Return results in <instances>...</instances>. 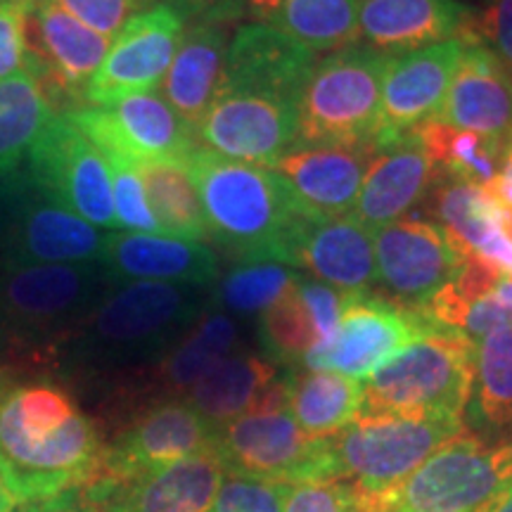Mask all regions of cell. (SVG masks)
I'll return each instance as SVG.
<instances>
[{"instance_id": "1", "label": "cell", "mask_w": 512, "mask_h": 512, "mask_svg": "<svg viewBox=\"0 0 512 512\" xmlns=\"http://www.w3.org/2000/svg\"><path fill=\"white\" fill-rule=\"evenodd\" d=\"M105 441L53 377L0 370V477L19 505L98 479Z\"/></svg>"}, {"instance_id": "14", "label": "cell", "mask_w": 512, "mask_h": 512, "mask_svg": "<svg viewBox=\"0 0 512 512\" xmlns=\"http://www.w3.org/2000/svg\"><path fill=\"white\" fill-rule=\"evenodd\" d=\"M299 140V102L221 91L195 128L197 147L233 162L273 169Z\"/></svg>"}, {"instance_id": "5", "label": "cell", "mask_w": 512, "mask_h": 512, "mask_svg": "<svg viewBox=\"0 0 512 512\" xmlns=\"http://www.w3.org/2000/svg\"><path fill=\"white\" fill-rule=\"evenodd\" d=\"M472 384L475 342L432 328L368 377L358 418L463 420Z\"/></svg>"}, {"instance_id": "21", "label": "cell", "mask_w": 512, "mask_h": 512, "mask_svg": "<svg viewBox=\"0 0 512 512\" xmlns=\"http://www.w3.org/2000/svg\"><path fill=\"white\" fill-rule=\"evenodd\" d=\"M375 147L297 145L273 166L299 211L335 219L354 211Z\"/></svg>"}, {"instance_id": "27", "label": "cell", "mask_w": 512, "mask_h": 512, "mask_svg": "<svg viewBox=\"0 0 512 512\" xmlns=\"http://www.w3.org/2000/svg\"><path fill=\"white\" fill-rule=\"evenodd\" d=\"M98 479L114 512H207L226 479V467L219 453L209 451L126 482Z\"/></svg>"}, {"instance_id": "54", "label": "cell", "mask_w": 512, "mask_h": 512, "mask_svg": "<svg viewBox=\"0 0 512 512\" xmlns=\"http://www.w3.org/2000/svg\"><path fill=\"white\" fill-rule=\"evenodd\" d=\"M484 3H489V0H484Z\"/></svg>"}, {"instance_id": "8", "label": "cell", "mask_w": 512, "mask_h": 512, "mask_svg": "<svg viewBox=\"0 0 512 512\" xmlns=\"http://www.w3.org/2000/svg\"><path fill=\"white\" fill-rule=\"evenodd\" d=\"M226 475L256 479V482L292 486L337 479L332 441L309 437L287 411L285 387L264 406L240 415L216 434Z\"/></svg>"}, {"instance_id": "39", "label": "cell", "mask_w": 512, "mask_h": 512, "mask_svg": "<svg viewBox=\"0 0 512 512\" xmlns=\"http://www.w3.org/2000/svg\"><path fill=\"white\" fill-rule=\"evenodd\" d=\"M297 280L259 316V342L266 358L287 370L302 368L304 358L323 342L297 290Z\"/></svg>"}, {"instance_id": "6", "label": "cell", "mask_w": 512, "mask_h": 512, "mask_svg": "<svg viewBox=\"0 0 512 512\" xmlns=\"http://www.w3.org/2000/svg\"><path fill=\"white\" fill-rule=\"evenodd\" d=\"M510 486L512 441L460 432L399 486L361 496L366 512H484Z\"/></svg>"}, {"instance_id": "28", "label": "cell", "mask_w": 512, "mask_h": 512, "mask_svg": "<svg viewBox=\"0 0 512 512\" xmlns=\"http://www.w3.org/2000/svg\"><path fill=\"white\" fill-rule=\"evenodd\" d=\"M228 24L221 19H195L185 24L174 60L162 81V98L195 133L226 76Z\"/></svg>"}, {"instance_id": "33", "label": "cell", "mask_w": 512, "mask_h": 512, "mask_svg": "<svg viewBox=\"0 0 512 512\" xmlns=\"http://www.w3.org/2000/svg\"><path fill=\"white\" fill-rule=\"evenodd\" d=\"M422 202L465 256H477L501 233V202L482 185L437 174Z\"/></svg>"}, {"instance_id": "19", "label": "cell", "mask_w": 512, "mask_h": 512, "mask_svg": "<svg viewBox=\"0 0 512 512\" xmlns=\"http://www.w3.org/2000/svg\"><path fill=\"white\" fill-rule=\"evenodd\" d=\"M98 264L112 283H171L211 290L221 275L219 256L207 242L162 233L105 235Z\"/></svg>"}, {"instance_id": "15", "label": "cell", "mask_w": 512, "mask_h": 512, "mask_svg": "<svg viewBox=\"0 0 512 512\" xmlns=\"http://www.w3.org/2000/svg\"><path fill=\"white\" fill-rule=\"evenodd\" d=\"M467 256L437 223L399 219L375 230L377 283L389 302L422 311L463 271Z\"/></svg>"}, {"instance_id": "40", "label": "cell", "mask_w": 512, "mask_h": 512, "mask_svg": "<svg viewBox=\"0 0 512 512\" xmlns=\"http://www.w3.org/2000/svg\"><path fill=\"white\" fill-rule=\"evenodd\" d=\"M112 178V202L119 230L128 233H162L147 204L145 185L140 181L136 162L126 157H105Z\"/></svg>"}, {"instance_id": "24", "label": "cell", "mask_w": 512, "mask_h": 512, "mask_svg": "<svg viewBox=\"0 0 512 512\" xmlns=\"http://www.w3.org/2000/svg\"><path fill=\"white\" fill-rule=\"evenodd\" d=\"M290 268H304L342 294H368L377 283L375 230L354 216H309L292 240Z\"/></svg>"}, {"instance_id": "35", "label": "cell", "mask_w": 512, "mask_h": 512, "mask_svg": "<svg viewBox=\"0 0 512 512\" xmlns=\"http://www.w3.org/2000/svg\"><path fill=\"white\" fill-rule=\"evenodd\" d=\"M55 117L29 72L0 79V178L24 166L29 150Z\"/></svg>"}, {"instance_id": "41", "label": "cell", "mask_w": 512, "mask_h": 512, "mask_svg": "<svg viewBox=\"0 0 512 512\" xmlns=\"http://www.w3.org/2000/svg\"><path fill=\"white\" fill-rule=\"evenodd\" d=\"M283 512H366L361 491L344 479L285 486Z\"/></svg>"}, {"instance_id": "17", "label": "cell", "mask_w": 512, "mask_h": 512, "mask_svg": "<svg viewBox=\"0 0 512 512\" xmlns=\"http://www.w3.org/2000/svg\"><path fill=\"white\" fill-rule=\"evenodd\" d=\"M185 31V19L164 3L133 15L114 36L105 62L83 91V107H110L133 93L157 91Z\"/></svg>"}, {"instance_id": "18", "label": "cell", "mask_w": 512, "mask_h": 512, "mask_svg": "<svg viewBox=\"0 0 512 512\" xmlns=\"http://www.w3.org/2000/svg\"><path fill=\"white\" fill-rule=\"evenodd\" d=\"M439 121L477 133L503 155L512 147V76L475 36H465Z\"/></svg>"}, {"instance_id": "43", "label": "cell", "mask_w": 512, "mask_h": 512, "mask_svg": "<svg viewBox=\"0 0 512 512\" xmlns=\"http://www.w3.org/2000/svg\"><path fill=\"white\" fill-rule=\"evenodd\" d=\"M60 8L79 19L83 27L112 38L138 12L155 5V0H55Z\"/></svg>"}, {"instance_id": "37", "label": "cell", "mask_w": 512, "mask_h": 512, "mask_svg": "<svg viewBox=\"0 0 512 512\" xmlns=\"http://www.w3.org/2000/svg\"><path fill=\"white\" fill-rule=\"evenodd\" d=\"M415 131L425 143L439 174L486 188L501 171L505 155L477 133L453 128L439 119L427 121Z\"/></svg>"}, {"instance_id": "50", "label": "cell", "mask_w": 512, "mask_h": 512, "mask_svg": "<svg viewBox=\"0 0 512 512\" xmlns=\"http://www.w3.org/2000/svg\"><path fill=\"white\" fill-rule=\"evenodd\" d=\"M484 512H512V486H510V489H505L503 494L498 496L496 501L491 503Z\"/></svg>"}, {"instance_id": "16", "label": "cell", "mask_w": 512, "mask_h": 512, "mask_svg": "<svg viewBox=\"0 0 512 512\" xmlns=\"http://www.w3.org/2000/svg\"><path fill=\"white\" fill-rule=\"evenodd\" d=\"M69 119L98 147L102 157L188 159L195 133L162 98V93H133L110 107H79Z\"/></svg>"}, {"instance_id": "31", "label": "cell", "mask_w": 512, "mask_h": 512, "mask_svg": "<svg viewBox=\"0 0 512 512\" xmlns=\"http://www.w3.org/2000/svg\"><path fill=\"white\" fill-rule=\"evenodd\" d=\"M245 10L316 55L358 38V0H245Z\"/></svg>"}, {"instance_id": "3", "label": "cell", "mask_w": 512, "mask_h": 512, "mask_svg": "<svg viewBox=\"0 0 512 512\" xmlns=\"http://www.w3.org/2000/svg\"><path fill=\"white\" fill-rule=\"evenodd\" d=\"M200 192L209 238L233 261L290 266L292 240L309 219L273 169L233 162L195 147L185 159Z\"/></svg>"}, {"instance_id": "53", "label": "cell", "mask_w": 512, "mask_h": 512, "mask_svg": "<svg viewBox=\"0 0 512 512\" xmlns=\"http://www.w3.org/2000/svg\"><path fill=\"white\" fill-rule=\"evenodd\" d=\"M240 3H242V5H245V0H240Z\"/></svg>"}, {"instance_id": "20", "label": "cell", "mask_w": 512, "mask_h": 512, "mask_svg": "<svg viewBox=\"0 0 512 512\" xmlns=\"http://www.w3.org/2000/svg\"><path fill=\"white\" fill-rule=\"evenodd\" d=\"M463 43L465 36L389 57L382 83V124L375 147L439 119Z\"/></svg>"}, {"instance_id": "48", "label": "cell", "mask_w": 512, "mask_h": 512, "mask_svg": "<svg viewBox=\"0 0 512 512\" xmlns=\"http://www.w3.org/2000/svg\"><path fill=\"white\" fill-rule=\"evenodd\" d=\"M486 190H489L491 197H496L498 202L505 204V207H512V147L505 152L501 171H498L494 181L486 185Z\"/></svg>"}, {"instance_id": "23", "label": "cell", "mask_w": 512, "mask_h": 512, "mask_svg": "<svg viewBox=\"0 0 512 512\" xmlns=\"http://www.w3.org/2000/svg\"><path fill=\"white\" fill-rule=\"evenodd\" d=\"M439 169L418 136L408 131L375 147L354 204V219L370 230L403 219L425 200Z\"/></svg>"}, {"instance_id": "2", "label": "cell", "mask_w": 512, "mask_h": 512, "mask_svg": "<svg viewBox=\"0 0 512 512\" xmlns=\"http://www.w3.org/2000/svg\"><path fill=\"white\" fill-rule=\"evenodd\" d=\"M209 292L171 283H112L57 351L53 366L86 380L147 373L202 316Z\"/></svg>"}, {"instance_id": "29", "label": "cell", "mask_w": 512, "mask_h": 512, "mask_svg": "<svg viewBox=\"0 0 512 512\" xmlns=\"http://www.w3.org/2000/svg\"><path fill=\"white\" fill-rule=\"evenodd\" d=\"M278 380V370L266 356L240 347L204 373L183 399L219 432L240 415L264 406Z\"/></svg>"}, {"instance_id": "25", "label": "cell", "mask_w": 512, "mask_h": 512, "mask_svg": "<svg viewBox=\"0 0 512 512\" xmlns=\"http://www.w3.org/2000/svg\"><path fill=\"white\" fill-rule=\"evenodd\" d=\"M472 24L458 0H358V36L389 57L472 36Z\"/></svg>"}, {"instance_id": "12", "label": "cell", "mask_w": 512, "mask_h": 512, "mask_svg": "<svg viewBox=\"0 0 512 512\" xmlns=\"http://www.w3.org/2000/svg\"><path fill=\"white\" fill-rule=\"evenodd\" d=\"M432 328L439 325L425 313L403 309L375 294H349L335 335L328 344L313 349L302 368L332 370L358 382L368 380L389 358Z\"/></svg>"}, {"instance_id": "42", "label": "cell", "mask_w": 512, "mask_h": 512, "mask_svg": "<svg viewBox=\"0 0 512 512\" xmlns=\"http://www.w3.org/2000/svg\"><path fill=\"white\" fill-rule=\"evenodd\" d=\"M285 486L226 475L207 512H283Z\"/></svg>"}, {"instance_id": "49", "label": "cell", "mask_w": 512, "mask_h": 512, "mask_svg": "<svg viewBox=\"0 0 512 512\" xmlns=\"http://www.w3.org/2000/svg\"><path fill=\"white\" fill-rule=\"evenodd\" d=\"M19 508V501L10 491V486L5 484V479L0 477V512H15Z\"/></svg>"}, {"instance_id": "10", "label": "cell", "mask_w": 512, "mask_h": 512, "mask_svg": "<svg viewBox=\"0 0 512 512\" xmlns=\"http://www.w3.org/2000/svg\"><path fill=\"white\" fill-rule=\"evenodd\" d=\"M465 432L448 418H358L330 437L337 479L377 496L399 486L448 439Z\"/></svg>"}, {"instance_id": "44", "label": "cell", "mask_w": 512, "mask_h": 512, "mask_svg": "<svg viewBox=\"0 0 512 512\" xmlns=\"http://www.w3.org/2000/svg\"><path fill=\"white\" fill-rule=\"evenodd\" d=\"M472 36L482 41L512 76V0H489L482 15H475Z\"/></svg>"}, {"instance_id": "13", "label": "cell", "mask_w": 512, "mask_h": 512, "mask_svg": "<svg viewBox=\"0 0 512 512\" xmlns=\"http://www.w3.org/2000/svg\"><path fill=\"white\" fill-rule=\"evenodd\" d=\"M216 434L185 399L152 401L105 441L100 477L126 482L178 460L216 451Z\"/></svg>"}, {"instance_id": "30", "label": "cell", "mask_w": 512, "mask_h": 512, "mask_svg": "<svg viewBox=\"0 0 512 512\" xmlns=\"http://www.w3.org/2000/svg\"><path fill=\"white\" fill-rule=\"evenodd\" d=\"M240 342L242 328L238 320L209 304L195 325L174 344V349L147 370L152 377L150 389L159 394L157 401L183 399L204 373L238 351Z\"/></svg>"}, {"instance_id": "9", "label": "cell", "mask_w": 512, "mask_h": 512, "mask_svg": "<svg viewBox=\"0 0 512 512\" xmlns=\"http://www.w3.org/2000/svg\"><path fill=\"white\" fill-rule=\"evenodd\" d=\"M105 235L46 195L27 166L0 178V271L98 261Z\"/></svg>"}, {"instance_id": "38", "label": "cell", "mask_w": 512, "mask_h": 512, "mask_svg": "<svg viewBox=\"0 0 512 512\" xmlns=\"http://www.w3.org/2000/svg\"><path fill=\"white\" fill-rule=\"evenodd\" d=\"M297 278L294 268L273 261H233L211 287L209 304L235 320L261 316Z\"/></svg>"}, {"instance_id": "26", "label": "cell", "mask_w": 512, "mask_h": 512, "mask_svg": "<svg viewBox=\"0 0 512 512\" xmlns=\"http://www.w3.org/2000/svg\"><path fill=\"white\" fill-rule=\"evenodd\" d=\"M27 41L48 64L72 112L83 107V91L110 53L112 38L83 27L55 0H36L27 17Z\"/></svg>"}, {"instance_id": "7", "label": "cell", "mask_w": 512, "mask_h": 512, "mask_svg": "<svg viewBox=\"0 0 512 512\" xmlns=\"http://www.w3.org/2000/svg\"><path fill=\"white\" fill-rule=\"evenodd\" d=\"M387 64L389 55L358 43L316 62L299 102L297 145L375 147Z\"/></svg>"}, {"instance_id": "32", "label": "cell", "mask_w": 512, "mask_h": 512, "mask_svg": "<svg viewBox=\"0 0 512 512\" xmlns=\"http://www.w3.org/2000/svg\"><path fill=\"white\" fill-rule=\"evenodd\" d=\"M280 380L285 387L287 411L309 437H335L361 415L363 384L347 375L292 368Z\"/></svg>"}, {"instance_id": "34", "label": "cell", "mask_w": 512, "mask_h": 512, "mask_svg": "<svg viewBox=\"0 0 512 512\" xmlns=\"http://www.w3.org/2000/svg\"><path fill=\"white\" fill-rule=\"evenodd\" d=\"M136 169L162 235L195 242L209 240L200 192L185 159H140Z\"/></svg>"}, {"instance_id": "46", "label": "cell", "mask_w": 512, "mask_h": 512, "mask_svg": "<svg viewBox=\"0 0 512 512\" xmlns=\"http://www.w3.org/2000/svg\"><path fill=\"white\" fill-rule=\"evenodd\" d=\"M15 512H114V508L107 498L105 484L100 479H93V482L62 491L57 496L22 503Z\"/></svg>"}, {"instance_id": "47", "label": "cell", "mask_w": 512, "mask_h": 512, "mask_svg": "<svg viewBox=\"0 0 512 512\" xmlns=\"http://www.w3.org/2000/svg\"><path fill=\"white\" fill-rule=\"evenodd\" d=\"M169 5L171 10L178 12L185 19V24L195 19H221V22H233L235 17L242 15L245 5L240 0H159Z\"/></svg>"}, {"instance_id": "45", "label": "cell", "mask_w": 512, "mask_h": 512, "mask_svg": "<svg viewBox=\"0 0 512 512\" xmlns=\"http://www.w3.org/2000/svg\"><path fill=\"white\" fill-rule=\"evenodd\" d=\"M27 10L0 3V79H10L27 67Z\"/></svg>"}, {"instance_id": "51", "label": "cell", "mask_w": 512, "mask_h": 512, "mask_svg": "<svg viewBox=\"0 0 512 512\" xmlns=\"http://www.w3.org/2000/svg\"><path fill=\"white\" fill-rule=\"evenodd\" d=\"M501 226L505 235L512 240V207H505V204H501Z\"/></svg>"}, {"instance_id": "52", "label": "cell", "mask_w": 512, "mask_h": 512, "mask_svg": "<svg viewBox=\"0 0 512 512\" xmlns=\"http://www.w3.org/2000/svg\"><path fill=\"white\" fill-rule=\"evenodd\" d=\"M0 3H8V5H12V8H19V10H31L34 8V3L36 0H0Z\"/></svg>"}, {"instance_id": "11", "label": "cell", "mask_w": 512, "mask_h": 512, "mask_svg": "<svg viewBox=\"0 0 512 512\" xmlns=\"http://www.w3.org/2000/svg\"><path fill=\"white\" fill-rule=\"evenodd\" d=\"M24 166L38 188L64 209L95 228L119 230L110 166L67 114H57L43 128Z\"/></svg>"}, {"instance_id": "36", "label": "cell", "mask_w": 512, "mask_h": 512, "mask_svg": "<svg viewBox=\"0 0 512 512\" xmlns=\"http://www.w3.org/2000/svg\"><path fill=\"white\" fill-rule=\"evenodd\" d=\"M472 420L482 432L512 441V328L491 332L475 344Z\"/></svg>"}, {"instance_id": "22", "label": "cell", "mask_w": 512, "mask_h": 512, "mask_svg": "<svg viewBox=\"0 0 512 512\" xmlns=\"http://www.w3.org/2000/svg\"><path fill=\"white\" fill-rule=\"evenodd\" d=\"M316 62V53L290 36L259 22L242 24L228 41L221 91L264 93L302 102Z\"/></svg>"}, {"instance_id": "4", "label": "cell", "mask_w": 512, "mask_h": 512, "mask_svg": "<svg viewBox=\"0 0 512 512\" xmlns=\"http://www.w3.org/2000/svg\"><path fill=\"white\" fill-rule=\"evenodd\" d=\"M110 285L98 261L3 268L0 358L31 366L53 363Z\"/></svg>"}]
</instances>
